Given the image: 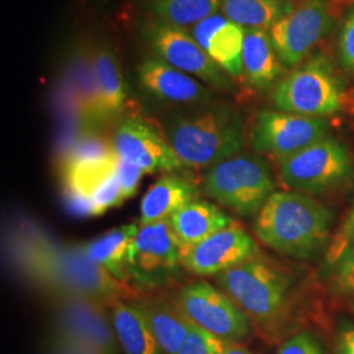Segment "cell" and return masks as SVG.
I'll use <instances>...</instances> for the list:
<instances>
[{"mask_svg":"<svg viewBox=\"0 0 354 354\" xmlns=\"http://www.w3.org/2000/svg\"><path fill=\"white\" fill-rule=\"evenodd\" d=\"M162 127L181 165L192 169H209L238 155L244 145L241 115L226 102L171 109Z\"/></svg>","mask_w":354,"mask_h":354,"instance_id":"6da1fadb","label":"cell"},{"mask_svg":"<svg viewBox=\"0 0 354 354\" xmlns=\"http://www.w3.org/2000/svg\"><path fill=\"white\" fill-rule=\"evenodd\" d=\"M332 213L299 192H274L253 223L269 248L294 259H311L328 245Z\"/></svg>","mask_w":354,"mask_h":354,"instance_id":"7a4b0ae2","label":"cell"},{"mask_svg":"<svg viewBox=\"0 0 354 354\" xmlns=\"http://www.w3.org/2000/svg\"><path fill=\"white\" fill-rule=\"evenodd\" d=\"M30 253V273L55 294L83 297L104 306H112L129 294L125 283L93 263L82 245L37 241Z\"/></svg>","mask_w":354,"mask_h":354,"instance_id":"3957f363","label":"cell"},{"mask_svg":"<svg viewBox=\"0 0 354 354\" xmlns=\"http://www.w3.org/2000/svg\"><path fill=\"white\" fill-rule=\"evenodd\" d=\"M216 283L256 326L273 330L282 324L290 279L276 264L257 254L218 274Z\"/></svg>","mask_w":354,"mask_h":354,"instance_id":"277c9868","label":"cell"},{"mask_svg":"<svg viewBox=\"0 0 354 354\" xmlns=\"http://www.w3.org/2000/svg\"><path fill=\"white\" fill-rule=\"evenodd\" d=\"M276 184L260 156L235 155L206 169L203 190L215 203L239 216L257 215Z\"/></svg>","mask_w":354,"mask_h":354,"instance_id":"5b68a950","label":"cell"},{"mask_svg":"<svg viewBox=\"0 0 354 354\" xmlns=\"http://www.w3.org/2000/svg\"><path fill=\"white\" fill-rule=\"evenodd\" d=\"M185 253L169 219L142 225L129 250V281L142 292L162 290L181 277Z\"/></svg>","mask_w":354,"mask_h":354,"instance_id":"8992f818","label":"cell"},{"mask_svg":"<svg viewBox=\"0 0 354 354\" xmlns=\"http://www.w3.org/2000/svg\"><path fill=\"white\" fill-rule=\"evenodd\" d=\"M342 82L324 57H315L285 76L274 89V106L288 113L324 117L342 106Z\"/></svg>","mask_w":354,"mask_h":354,"instance_id":"52a82bcc","label":"cell"},{"mask_svg":"<svg viewBox=\"0 0 354 354\" xmlns=\"http://www.w3.org/2000/svg\"><path fill=\"white\" fill-rule=\"evenodd\" d=\"M140 35L152 55L165 64L198 79L209 88H231V77L203 51L188 29L146 17Z\"/></svg>","mask_w":354,"mask_h":354,"instance_id":"ba28073f","label":"cell"},{"mask_svg":"<svg viewBox=\"0 0 354 354\" xmlns=\"http://www.w3.org/2000/svg\"><path fill=\"white\" fill-rule=\"evenodd\" d=\"M177 302L190 322L225 342L250 337L252 322L225 291L205 281H194L176 294Z\"/></svg>","mask_w":354,"mask_h":354,"instance_id":"9c48e42d","label":"cell"},{"mask_svg":"<svg viewBox=\"0 0 354 354\" xmlns=\"http://www.w3.org/2000/svg\"><path fill=\"white\" fill-rule=\"evenodd\" d=\"M279 163L285 187L304 194L322 193L335 187L351 169L346 150L330 138L319 140Z\"/></svg>","mask_w":354,"mask_h":354,"instance_id":"30bf717a","label":"cell"},{"mask_svg":"<svg viewBox=\"0 0 354 354\" xmlns=\"http://www.w3.org/2000/svg\"><path fill=\"white\" fill-rule=\"evenodd\" d=\"M327 131L328 124L320 117L261 111L253 121L251 143L254 151L281 162L327 138Z\"/></svg>","mask_w":354,"mask_h":354,"instance_id":"8fae6325","label":"cell"},{"mask_svg":"<svg viewBox=\"0 0 354 354\" xmlns=\"http://www.w3.org/2000/svg\"><path fill=\"white\" fill-rule=\"evenodd\" d=\"M332 15L326 0H301L269 29L279 59L285 67H295L328 33Z\"/></svg>","mask_w":354,"mask_h":354,"instance_id":"7c38bea8","label":"cell"},{"mask_svg":"<svg viewBox=\"0 0 354 354\" xmlns=\"http://www.w3.org/2000/svg\"><path fill=\"white\" fill-rule=\"evenodd\" d=\"M57 333L96 354H118L112 319L105 306L83 297L55 294Z\"/></svg>","mask_w":354,"mask_h":354,"instance_id":"4fadbf2b","label":"cell"},{"mask_svg":"<svg viewBox=\"0 0 354 354\" xmlns=\"http://www.w3.org/2000/svg\"><path fill=\"white\" fill-rule=\"evenodd\" d=\"M111 142L118 158L138 165L146 174H174L184 167L165 134L137 115L121 120Z\"/></svg>","mask_w":354,"mask_h":354,"instance_id":"5bb4252c","label":"cell"},{"mask_svg":"<svg viewBox=\"0 0 354 354\" xmlns=\"http://www.w3.org/2000/svg\"><path fill=\"white\" fill-rule=\"evenodd\" d=\"M137 83L150 100L174 109L213 102L212 89L203 82L147 55L137 66Z\"/></svg>","mask_w":354,"mask_h":354,"instance_id":"9a60e30c","label":"cell"},{"mask_svg":"<svg viewBox=\"0 0 354 354\" xmlns=\"http://www.w3.org/2000/svg\"><path fill=\"white\" fill-rule=\"evenodd\" d=\"M259 254L252 236L234 222L187 251L184 268L198 277L218 276Z\"/></svg>","mask_w":354,"mask_h":354,"instance_id":"2e32d148","label":"cell"},{"mask_svg":"<svg viewBox=\"0 0 354 354\" xmlns=\"http://www.w3.org/2000/svg\"><path fill=\"white\" fill-rule=\"evenodd\" d=\"M95 74V105L89 127L109 122L125 111L127 87L121 66L113 49L108 44H99L92 49Z\"/></svg>","mask_w":354,"mask_h":354,"instance_id":"e0dca14e","label":"cell"},{"mask_svg":"<svg viewBox=\"0 0 354 354\" xmlns=\"http://www.w3.org/2000/svg\"><path fill=\"white\" fill-rule=\"evenodd\" d=\"M203 51L230 77L243 76V44L245 29L216 12L188 29Z\"/></svg>","mask_w":354,"mask_h":354,"instance_id":"ac0fdd59","label":"cell"},{"mask_svg":"<svg viewBox=\"0 0 354 354\" xmlns=\"http://www.w3.org/2000/svg\"><path fill=\"white\" fill-rule=\"evenodd\" d=\"M134 302L146 317L162 353L178 354L192 322L178 306L176 297L171 299L165 295H142Z\"/></svg>","mask_w":354,"mask_h":354,"instance_id":"d6986e66","label":"cell"},{"mask_svg":"<svg viewBox=\"0 0 354 354\" xmlns=\"http://www.w3.org/2000/svg\"><path fill=\"white\" fill-rule=\"evenodd\" d=\"M198 187L188 177L165 174L150 187L140 203V225L168 219L187 203L197 200Z\"/></svg>","mask_w":354,"mask_h":354,"instance_id":"ffe728a7","label":"cell"},{"mask_svg":"<svg viewBox=\"0 0 354 354\" xmlns=\"http://www.w3.org/2000/svg\"><path fill=\"white\" fill-rule=\"evenodd\" d=\"M168 219L185 251L235 222L215 203L200 198L187 203Z\"/></svg>","mask_w":354,"mask_h":354,"instance_id":"44dd1931","label":"cell"},{"mask_svg":"<svg viewBox=\"0 0 354 354\" xmlns=\"http://www.w3.org/2000/svg\"><path fill=\"white\" fill-rule=\"evenodd\" d=\"M283 64L269 30L245 29L243 44V76L256 89H268L279 79Z\"/></svg>","mask_w":354,"mask_h":354,"instance_id":"7402d4cb","label":"cell"},{"mask_svg":"<svg viewBox=\"0 0 354 354\" xmlns=\"http://www.w3.org/2000/svg\"><path fill=\"white\" fill-rule=\"evenodd\" d=\"M138 230V223L124 225L82 244V248L93 263L102 266L112 277L127 285V256Z\"/></svg>","mask_w":354,"mask_h":354,"instance_id":"603a6c76","label":"cell"},{"mask_svg":"<svg viewBox=\"0 0 354 354\" xmlns=\"http://www.w3.org/2000/svg\"><path fill=\"white\" fill-rule=\"evenodd\" d=\"M111 319L124 354H163L147 320L134 301L120 299L111 306Z\"/></svg>","mask_w":354,"mask_h":354,"instance_id":"cb8c5ba5","label":"cell"},{"mask_svg":"<svg viewBox=\"0 0 354 354\" xmlns=\"http://www.w3.org/2000/svg\"><path fill=\"white\" fill-rule=\"evenodd\" d=\"M292 7V0H221V12L244 29L269 30Z\"/></svg>","mask_w":354,"mask_h":354,"instance_id":"d4e9b609","label":"cell"},{"mask_svg":"<svg viewBox=\"0 0 354 354\" xmlns=\"http://www.w3.org/2000/svg\"><path fill=\"white\" fill-rule=\"evenodd\" d=\"M146 17L190 29L221 11V0H138Z\"/></svg>","mask_w":354,"mask_h":354,"instance_id":"484cf974","label":"cell"},{"mask_svg":"<svg viewBox=\"0 0 354 354\" xmlns=\"http://www.w3.org/2000/svg\"><path fill=\"white\" fill-rule=\"evenodd\" d=\"M89 197H91L95 215L104 214L109 209L120 206L124 203L125 198L121 193L115 171L109 176L102 178V181L92 189Z\"/></svg>","mask_w":354,"mask_h":354,"instance_id":"4316f807","label":"cell"},{"mask_svg":"<svg viewBox=\"0 0 354 354\" xmlns=\"http://www.w3.org/2000/svg\"><path fill=\"white\" fill-rule=\"evenodd\" d=\"M221 339L205 332L192 323L189 333L183 342L178 354H218Z\"/></svg>","mask_w":354,"mask_h":354,"instance_id":"83f0119b","label":"cell"},{"mask_svg":"<svg viewBox=\"0 0 354 354\" xmlns=\"http://www.w3.org/2000/svg\"><path fill=\"white\" fill-rule=\"evenodd\" d=\"M145 174L146 172L138 165H133V163L124 160L121 158L117 159L115 175H117V180H118L121 193H122L125 201L137 194L140 178L143 177Z\"/></svg>","mask_w":354,"mask_h":354,"instance_id":"f1b7e54d","label":"cell"},{"mask_svg":"<svg viewBox=\"0 0 354 354\" xmlns=\"http://www.w3.org/2000/svg\"><path fill=\"white\" fill-rule=\"evenodd\" d=\"M333 269L336 288L345 292H354V243L342 253Z\"/></svg>","mask_w":354,"mask_h":354,"instance_id":"f546056e","label":"cell"},{"mask_svg":"<svg viewBox=\"0 0 354 354\" xmlns=\"http://www.w3.org/2000/svg\"><path fill=\"white\" fill-rule=\"evenodd\" d=\"M354 243V210L348 219L344 222L342 227L337 230L335 236L328 244L327 250V263L329 266H335L336 261L342 257L345 250Z\"/></svg>","mask_w":354,"mask_h":354,"instance_id":"4dcf8cb0","label":"cell"},{"mask_svg":"<svg viewBox=\"0 0 354 354\" xmlns=\"http://www.w3.org/2000/svg\"><path fill=\"white\" fill-rule=\"evenodd\" d=\"M277 354H323V349L311 333L302 332L283 342Z\"/></svg>","mask_w":354,"mask_h":354,"instance_id":"1f68e13d","label":"cell"},{"mask_svg":"<svg viewBox=\"0 0 354 354\" xmlns=\"http://www.w3.org/2000/svg\"><path fill=\"white\" fill-rule=\"evenodd\" d=\"M339 55L342 66L354 70V11L346 17L339 37Z\"/></svg>","mask_w":354,"mask_h":354,"instance_id":"d6a6232c","label":"cell"},{"mask_svg":"<svg viewBox=\"0 0 354 354\" xmlns=\"http://www.w3.org/2000/svg\"><path fill=\"white\" fill-rule=\"evenodd\" d=\"M64 198L70 214L75 215L77 218L95 216L88 194L64 188Z\"/></svg>","mask_w":354,"mask_h":354,"instance_id":"836d02e7","label":"cell"},{"mask_svg":"<svg viewBox=\"0 0 354 354\" xmlns=\"http://www.w3.org/2000/svg\"><path fill=\"white\" fill-rule=\"evenodd\" d=\"M336 354H354V329H345L340 335Z\"/></svg>","mask_w":354,"mask_h":354,"instance_id":"e575fe53","label":"cell"},{"mask_svg":"<svg viewBox=\"0 0 354 354\" xmlns=\"http://www.w3.org/2000/svg\"><path fill=\"white\" fill-rule=\"evenodd\" d=\"M218 354H252L250 353L245 348L239 345V342H225L221 340L219 353Z\"/></svg>","mask_w":354,"mask_h":354,"instance_id":"d590c367","label":"cell"}]
</instances>
